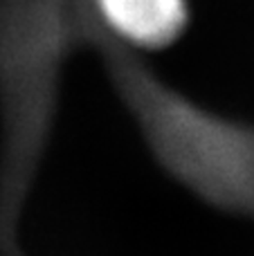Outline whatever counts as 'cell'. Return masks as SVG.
Here are the masks:
<instances>
[{
	"label": "cell",
	"instance_id": "6da1fadb",
	"mask_svg": "<svg viewBox=\"0 0 254 256\" xmlns=\"http://www.w3.org/2000/svg\"><path fill=\"white\" fill-rule=\"evenodd\" d=\"M106 22L140 45H166L187 20L184 0H97Z\"/></svg>",
	"mask_w": 254,
	"mask_h": 256
}]
</instances>
